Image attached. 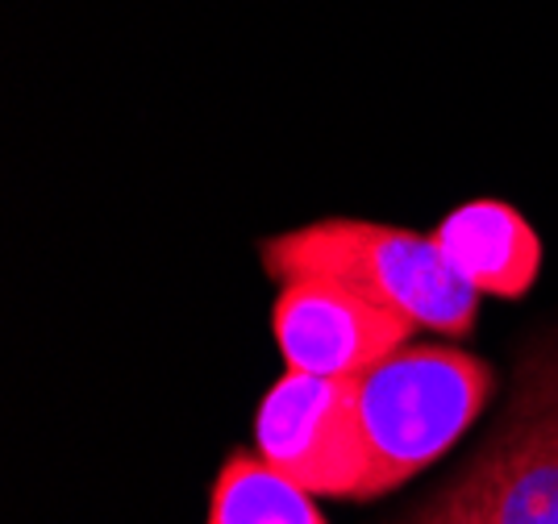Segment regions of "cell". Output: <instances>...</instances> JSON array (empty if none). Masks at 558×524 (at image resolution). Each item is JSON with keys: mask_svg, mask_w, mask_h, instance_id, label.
<instances>
[{"mask_svg": "<svg viewBox=\"0 0 558 524\" xmlns=\"http://www.w3.org/2000/svg\"><path fill=\"white\" fill-rule=\"evenodd\" d=\"M404 524H475V521H471L466 512H459V508H454V503H450L442 491H438V496L425 503V508H421L413 521H404Z\"/></svg>", "mask_w": 558, "mask_h": 524, "instance_id": "obj_8", "label": "cell"}, {"mask_svg": "<svg viewBox=\"0 0 558 524\" xmlns=\"http://www.w3.org/2000/svg\"><path fill=\"white\" fill-rule=\"evenodd\" d=\"M442 496L475 524H558V338L521 358L500 425Z\"/></svg>", "mask_w": 558, "mask_h": 524, "instance_id": "obj_3", "label": "cell"}, {"mask_svg": "<svg viewBox=\"0 0 558 524\" xmlns=\"http://www.w3.org/2000/svg\"><path fill=\"white\" fill-rule=\"evenodd\" d=\"M492 366L454 345H404L354 379L367 437V483L359 503L388 496L471 429L492 395Z\"/></svg>", "mask_w": 558, "mask_h": 524, "instance_id": "obj_2", "label": "cell"}, {"mask_svg": "<svg viewBox=\"0 0 558 524\" xmlns=\"http://www.w3.org/2000/svg\"><path fill=\"white\" fill-rule=\"evenodd\" d=\"M263 267L279 283L326 279L384 304L417 329L466 338L475 329L480 292L446 263L442 246L421 233L372 221H317L263 242Z\"/></svg>", "mask_w": 558, "mask_h": 524, "instance_id": "obj_1", "label": "cell"}, {"mask_svg": "<svg viewBox=\"0 0 558 524\" xmlns=\"http://www.w3.org/2000/svg\"><path fill=\"white\" fill-rule=\"evenodd\" d=\"M209 524H329L317 496L276 471L267 458L238 454L213 483Z\"/></svg>", "mask_w": 558, "mask_h": 524, "instance_id": "obj_7", "label": "cell"}, {"mask_svg": "<svg viewBox=\"0 0 558 524\" xmlns=\"http://www.w3.org/2000/svg\"><path fill=\"white\" fill-rule=\"evenodd\" d=\"M271 329L288 370L359 379L404 350L417 325L350 288L326 279H292L276 300Z\"/></svg>", "mask_w": 558, "mask_h": 524, "instance_id": "obj_5", "label": "cell"}, {"mask_svg": "<svg viewBox=\"0 0 558 524\" xmlns=\"http://www.w3.org/2000/svg\"><path fill=\"white\" fill-rule=\"evenodd\" d=\"M255 450L313 496L359 500L367 483V437L354 379L288 370L255 412Z\"/></svg>", "mask_w": 558, "mask_h": 524, "instance_id": "obj_4", "label": "cell"}, {"mask_svg": "<svg viewBox=\"0 0 558 524\" xmlns=\"http://www.w3.org/2000/svg\"><path fill=\"white\" fill-rule=\"evenodd\" d=\"M434 242L480 296L521 300L542 267L537 233L505 200H471L454 208L438 226Z\"/></svg>", "mask_w": 558, "mask_h": 524, "instance_id": "obj_6", "label": "cell"}]
</instances>
